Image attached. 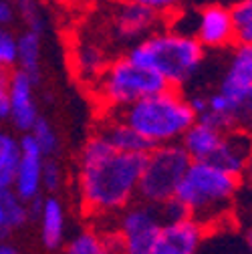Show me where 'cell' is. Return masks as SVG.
I'll return each instance as SVG.
<instances>
[{
    "instance_id": "cell-15",
    "label": "cell",
    "mask_w": 252,
    "mask_h": 254,
    "mask_svg": "<svg viewBox=\"0 0 252 254\" xmlns=\"http://www.w3.org/2000/svg\"><path fill=\"white\" fill-rule=\"evenodd\" d=\"M222 137H224V131L196 119L186 129V133L182 135L178 143L186 149V153L190 155L192 162H210L220 141H222Z\"/></svg>"
},
{
    "instance_id": "cell-29",
    "label": "cell",
    "mask_w": 252,
    "mask_h": 254,
    "mask_svg": "<svg viewBox=\"0 0 252 254\" xmlns=\"http://www.w3.org/2000/svg\"><path fill=\"white\" fill-rule=\"evenodd\" d=\"M131 2H137L141 6H147L153 12L166 16V14H174L184 4V0H131Z\"/></svg>"
},
{
    "instance_id": "cell-12",
    "label": "cell",
    "mask_w": 252,
    "mask_h": 254,
    "mask_svg": "<svg viewBox=\"0 0 252 254\" xmlns=\"http://www.w3.org/2000/svg\"><path fill=\"white\" fill-rule=\"evenodd\" d=\"M204 234L206 226L190 216L166 222L149 254H196Z\"/></svg>"
},
{
    "instance_id": "cell-37",
    "label": "cell",
    "mask_w": 252,
    "mask_h": 254,
    "mask_svg": "<svg viewBox=\"0 0 252 254\" xmlns=\"http://www.w3.org/2000/svg\"><path fill=\"white\" fill-rule=\"evenodd\" d=\"M0 254H18V252H16V248H12L10 244L4 242V244H0Z\"/></svg>"
},
{
    "instance_id": "cell-17",
    "label": "cell",
    "mask_w": 252,
    "mask_h": 254,
    "mask_svg": "<svg viewBox=\"0 0 252 254\" xmlns=\"http://www.w3.org/2000/svg\"><path fill=\"white\" fill-rule=\"evenodd\" d=\"M43 162H45L43 153H22L20 155V162H18V168L12 180V190L26 204L43 194V182H41Z\"/></svg>"
},
{
    "instance_id": "cell-32",
    "label": "cell",
    "mask_w": 252,
    "mask_h": 254,
    "mask_svg": "<svg viewBox=\"0 0 252 254\" xmlns=\"http://www.w3.org/2000/svg\"><path fill=\"white\" fill-rule=\"evenodd\" d=\"M8 93H6V87H0V129H2L4 121H8Z\"/></svg>"
},
{
    "instance_id": "cell-26",
    "label": "cell",
    "mask_w": 252,
    "mask_h": 254,
    "mask_svg": "<svg viewBox=\"0 0 252 254\" xmlns=\"http://www.w3.org/2000/svg\"><path fill=\"white\" fill-rule=\"evenodd\" d=\"M30 133H33V137L37 139V143H39V147H41V151H43L45 157H55V153L61 147V141H59L57 131L53 129V125L45 117H39L35 121Z\"/></svg>"
},
{
    "instance_id": "cell-27",
    "label": "cell",
    "mask_w": 252,
    "mask_h": 254,
    "mask_svg": "<svg viewBox=\"0 0 252 254\" xmlns=\"http://www.w3.org/2000/svg\"><path fill=\"white\" fill-rule=\"evenodd\" d=\"M41 182H43V192H49V194H57L63 188L65 172H63V166L55 160V157H45Z\"/></svg>"
},
{
    "instance_id": "cell-7",
    "label": "cell",
    "mask_w": 252,
    "mask_h": 254,
    "mask_svg": "<svg viewBox=\"0 0 252 254\" xmlns=\"http://www.w3.org/2000/svg\"><path fill=\"white\" fill-rule=\"evenodd\" d=\"M113 234L119 242V254H149L157 234L166 224L160 204L139 198L113 214Z\"/></svg>"
},
{
    "instance_id": "cell-31",
    "label": "cell",
    "mask_w": 252,
    "mask_h": 254,
    "mask_svg": "<svg viewBox=\"0 0 252 254\" xmlns=\"http://www.w3.org/2000/svg\"><path fill=\"white\" fill-rule=\"evenodd\" d=\"M240 127L248 129L252 133V93L250 97L246 99V103L242 105V111H240Z\"/></svg>"
},
{
    "instance_id": "cell-2",
    "label": "cell",
    "mask_w": 252,
    "mask_h": 254,
    "mask_svg": "<svg viewBox=\"0 0 252 254\" xmlns=\"http://www.w3.org/2000/svg\"><path fill=\"white\" fill-rule=\"evenodd\" d=\"M240 180L214 162H190L174 198L208 230L228 222Z\"/></svg>"
},
{
    "instance_id": "cell-30",
    "label": "cell",
    "mask_w": 252,
    "mask_h": 254,
    "mask_svg": "<svg viewBox=\"0 0 252 254\" xmlns=\"http://www.w3.org/2000/svg\"><path fill=\"white\" fill-rule=\"evenodd\" d=\"M14 4H10L8 0H0V26H6L14 20Z\"/></svg>"
},
{
    "instance_id": "cell-14",
    "label": "cell",
    "mask_w": 252,
    "mask_h": 254,
    "mask_svg": "<svg viewBox=\"0 0 252 254\" xmlns=\"http://www.w3.org/2000/svg\"><path fill=\"white\" fill-rule=\"evenodd\" d=\"M41 224V240L47 250H61V246L67 240V214L63 208V202L51 194L43 198L41 212L37 216Z\"/></svg>"
},
{
    "instance_id": "cell-9",
    "label": "cell",
    "mask_w": 252,
    "mask_h": 254,
    "mask_svg": "<svg viewBox=\"0 0 252 254\" xmlns=\"http://www.w3.org/2000/svg\"><path fill=\"white\" fill-rule=\"evenodd\" d=\"M37 77L28 75L22 69H16L8 73V83H6V93H8V121L12 127L20 133H26L33 129L35 121L41 117L39 115V105L35 101V85Z\"/></svg>"
},
{
    "instance_id": "cell-23",
    "label": "cell",
    "mask_w": 252,
    "mask_h": 254,
    "mask_svg": "<svg viewBox=\"0 0 252 254\" xmlns=\"http://www.w3.org/2000/svg\"><path fill=\"white\" fill-rule=\"evenodd\" d=\"M234 39L238 45H252V0H234L230 4Z\"/></svg>"
},
{
    "instance_id": "cell-22",
    "label": "cell",
    "mask_w": 252,
    "mask_h": 254,
    "mask_svg": "<svg viewBox=\"0 0 252 254\" xmlns=\"http://www.w3.org/2000/svg\"><path fill=\"white\" fill-rule=\"evenodd\" d=\"M20 143L10 131L0 129V192L12 188V180L20 162Z\"/></svg>"
},
{
    "instance_id": "cell-28",
    "label": "cell",
    "mask_w": 252,
    "mask_h": 254,
    "mask_svg": "<svg viewBox=\"0 0 252 254\" xmlns=\"http://www.w3.org/2000/svg\"><path fill=\"white\" fill-rule=\"evenodd\" d=\"M0 65L10 69L16 65V37L2 28L0 30Z\"/></svg>"
},
{
    "instance_id": "cell-5",
    "label": "cell",
    "mask_w": 252,
    "mask_h": 254,
    "mask_svg": "<svg viewBox=\"0 0 252 254\" xmlns=\"http://www.w3.org/2000/svg\"><path fill=\"white\" fill-rule=\"evenodd\" d=\"M168 87L170 83L160 73L137 65L127 55L111 61L105 71L99 75V79L93 83V89L99 95V99L109 109L125 107Z\"/></svg>"
},
{
    "instance_id": "cell-16",
    "label": "cell",
    "mask_w": 252,
    "mask_h": 254,
    "mask_svg": "<svg viewBox=\"0 0 252 254\" xmlns=\"http://www.w3.org/2000/svg\"><path fill=\"white\" fill-rule=\"evenodd\" d=\"M97 133H101L113 149L125 151V153H147L153 147L143 135H139L133 127H129L113 113H109V117L103 119Z\"/></svg>"
},
{
    "instance_id": "cell-1",
    "label": "cell",
    "mask_w": 252,
    "mask_h": 254,
    "mask_svg": "<svg viewBox=\"0 0 252 254\" xmlns=\"http://www.w3.org/2000/svg\"><path fill=\"white\" fill-rule=\"evenodd\" d=\"M145 153L113 149L101 133H93L81 147L77 190L87 214L109 218L137 198Z\"/></svg>"
},
{
    "instance_id": "cell-35",
    "label": "cell",
    "mask_w": 252,
    "mask_h": 254,
    "mask_svg": "<svg viewBox=\"0 0 252 254\" xmlns=\"http://www.w3.org/2000/svg\"><path fill=\"white\" fill-rule=\"evenodd\" d=\"M242 236H244V242H246V246H248V250H250V254H252V224L246 228V232H244Z\"/></svg>"
},
{
    "instance_id": "cell-4",
    "label": "cell",
    "mask_w": 252,
    "mask_h": 254,
    "mask_svg": "<svg viewBox=\"0 0 252 254\" xmlns=\"http://www.w3.org/2000/svg\"><path fill=\"white\" fill-rule=\"evenodd\" d=\"M127 57L137 65L160 73L170 87H180L196 77L206 59V49L188 33H180L176 28H157L133 43Z\"/></svg>"
},
{
    "instance_id": "cell-34",
    "label": "cell",
    "mask_w": 252,
    "mask_h": 254,
    "mask_svg": "<svg viewBox=\"0 0 252 254\" xmlns=\"http://www.w3.org/2000/svg\"><path fill=\"white\" fill-rule=\"evenodd\" d=\"M242 178H246V180L252 184V153H250L248 162H246V168H244V174H242Z\"/></svg>"
},
{
    "instance_id": "cell-11",
    "label": "cell",
    "mask_w": 252,
    "mask_h": 254,
    "mask_svg": "<svg viewBox=\"0 0 252 254\" xmlns=\"http://www.w3.org/2000/svg\"><path fill=\"white\" fill-rule=\"evenodd\" d=\"M220 93L242 111V105L252 93V45H238L232 49L226 69L218 87Z\"/></svg>"
},
{
    "instance_id": "cell-13",
    "label": "cell",
    "mask_w": 252,
    "mask_h": 254,
    "mask_svg": "<svg viewBox=\"0 0 252 254\" xmlns=\"http://www.w3.org/2000/svg\"><path fill=\"white\" fill-rule=\"evenodd\" d=\"M250 153H252V133L244 129V127H234L230 131H224V137L210 162L242 178Z\"/></svg>"
},
{
    "instance_id": "cell-36",
    "label": "cell",
    "mask_w": 252,
    "mask_h": 254,
    "mask_svg": "<svg viewBox=\"0 0 252 254\" xmlns=\"http://www.w3.org/2000/svg\"><path fill=\"white\" fill-rule=\"evenodd\" d=\"M8 83V69L0 65V87H6Z\"/></svg>"
},
{
    "instance_id": "cell-19",
    "label": "cell",
    "mask_w": 252,
    "mask_h": 254,
    "mask_svg": "<svg viewBox=\"0 0 252 254\" xmlns=\"http://www.w3.org/2000/svg\"><path fill=\"white\" fill-rule=\"evenodd\" d=\"M73 63H75L77 75L83 81L91 83V85L99 79V75L109 65L103 47L99 43H95V41H91V39H83V41H79L75 45Z\"/></svg>"
},
{
    "instance_id": "cell-39",
    "label": "cell",
    "mask_w": 252,
    "mask_h": 254,
    "mask_svg": "<svg viewBox=\"0 0 252 254\" xmlns=\"http://www.w3.org/2000/svg\"><path fill=\"white\" fill-rule=\"evenodd\" d=\"M206 2H222V4H232L234 0H206Z\"/></svg>"
},
{
    "instance_id": "cell-40",
    "label": "cell",
    "mask_w": 252,
    "mask_h": 254,
    "mask_svg": "<svg viewBox=\"0 0 252 254\" xmlns=\"http://www.w3.org/2000/svg\"><path fill=\"white\" fill-rule=\"evenodd\" d=\"M0 30H2V26H0Z\"/></svg>"
},
{
    "instance_id": "cell-10",
    "label": "cell",
    "mask_w": 252,
    "mask_h": 254,
    "mask_svg": "<svg viewBox=\"0 0 252 254\" xmlns=\"http://www.w3.org/2000/svg\"><path fill=\"white\" fill-rule=\"evenodd\" d=\"M111 30L119 41L137 43L139 39L151 35L162 22V14L153 12L131 0H121L111 8Z\"/></svg>"
},
{
    "instance_id": "cell-3",
    "label": "cell",
    "mask_w": 252,
    "mask_h": 254,
    "mask_svg": "<svg viewBox=\"0 0 252 254\" xmlns=\"http://www.w3.org/2000/svg\"><path fill=\"white\" fill-rule=\"evenodd\" d=\"M111 113L133 127L153 147L178 143L188 127L196 121L190 101L176 87L147 95L125 107L111 109Z\"/></svg>"
},
{
    "instance_id": "cell-21",
    "label": "cell",
    "mask_w": 252,
    "mask_h": 254,
    "mask_svg": "<svg viewBox=\"0 0 252 254\" xmlns=\"http://www.w3.org/2000/svg\"><path fill=\"white\" fill-rule=\"evenodd\" d=\"M41 55H43V35L26 28L16 37V65L39 79L41 73Z\"/></svg>"
},
{
    "instance_id": "cell-20",
    "label": "cell",
    "mask_w": 252,
    "mask_h": 254,
    "mask_svg": "<svg viewBox=\"0 0 252 254\" xmlns=\"http://www.w3.org/2000/svg\"><path fill=\"white\" fill-rule=\"evenodd\" d=\"M196 254H250L244 236L218 224L208 228Z\"/></svg>"
},
{
    "instance_id": "cell-18",
    "label": "cell",
    "mask_w": 252,
    "mask_h": 254,
    "mask_svg": "<svg viewBox=\"0 0 252 254\" xmlns=\"http://www.w3.org/2000/svg\"><path fill=\"white\" fill-rule=\"evenodd\" d=\"M61 254H119V242L113 232L103 234L89 228L65 240L61 246Z\"/></svg>"
},
{
    "instance_id": "cell-24",
    "label": "cell",
    "mask_w": 252,
    "mask_h": 254,
    "mask_svg": "<svg viewBox=\"0 0 252 254\" xmlns=\"http://www.w3.org/2000/svg\"><path fill=\"white\" fill-rule=\"evenodd\" d=\"M14 12L22 18L26 28L35 33H45L47 28V14L43 10L41 0H14Z\"/></svg>"
},
{
    "instance_id": "cell-8",
    "label": "cell",
    "mask_w": 252,
    "mask_h": 254,
    "mask_svg": "<svg viewBox=\"0 0 252 254\" xmlns=\"http://www.w3.org/2000/svg\"><path fill=\"white\" fill-rule=\"evenodd\" d=\"M186 16H188L186 24L172 28L192 35L206 51H220V49H228L230 45H236L230 4L204 2L194 12H186Z\"/></svg>"
},
{
    "instance_id": "cell-6",
    "label": "cell",
    "mask_w": 252,
    "mask_h": 254,
    "mask_svg": "<svg viewBox=\"0 0 252 254\" xmlns=\"http://www.w3.org/2000/svg\"><path fill=\"white\" fill-rule=\"evenodd\" d=\"M190 162V155L180 143L151 147L145 153L137 184V198L151 204H164L172 200Z\"/></svg>"
},
{
    "instance_id": "cell-38",
    "label": "cell",
    "mask_w": 252,
    "mask_h": 254,
    "mask_svg": "<svg viewBox=\"0 0 252 254\" xmlns=\"http://www.w3.org/2000/svg\"><path fill=\"white\" fill-rule=\"evenodd\" d=\"M47 2H51V4H55V6H63V4H69L71 0H47Z\"/></svg>"
},
{
    "instance_id": "cell-25",
    "label": "cell",
    "mask_w": 252,
    "mask_h": 254,
    "mask_svg": "<svg viewBox=\"0 0 252 254\" xmlns=\"http://www.w3.org/2000/svg\"><path fill=\"white\" fill-rule=\"evenodd\" d=\"M2 196H4V208H6V222H8V228L10 232L22 228L26 222H30V212H28V204L18 198L14 194V190H2Z\"/></svg>"
},
{
    "instance_id": "cell-33",
    "label": "cell",
    "mask_w": 252,
    "mask_h": 254,
    "mask_svg": "<svg viewBox=\"0 0 252 254\" xmlns=\"http://www.w3.org/2000/svg\"><path fill=\"white\" fill-rule=\"evenodd\" d=\"M10 234L8 222H6V208H4V196L0 192V238H6Z\"/></svg>"
}]
</instances>
